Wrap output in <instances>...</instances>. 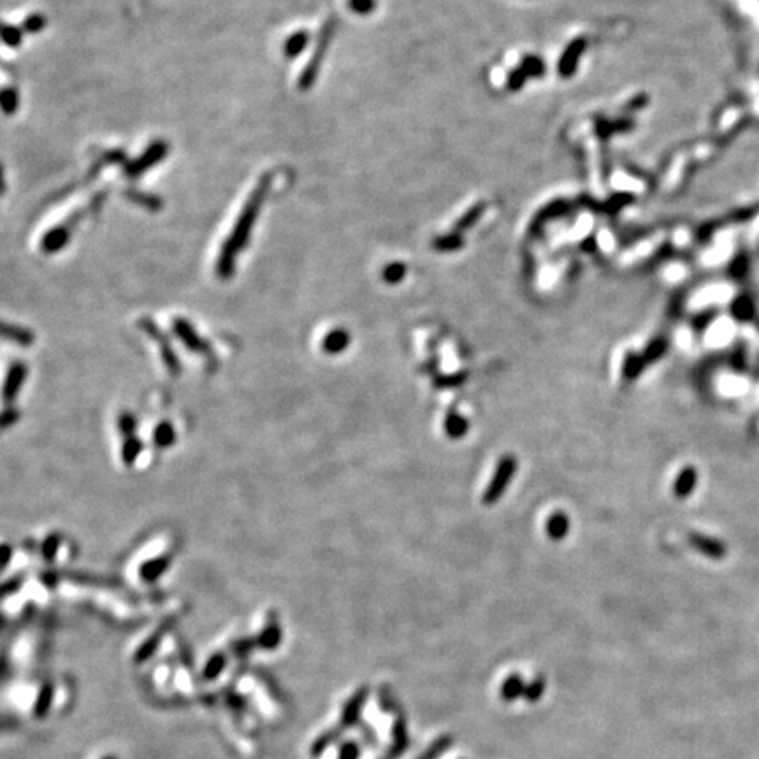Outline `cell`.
I'll list each match as a JSON object with an SVG mask.
<instances>
[{"label": "cell", "mask_w": 759, "mask_h": 759, "mask_svg": "<svg viewBox=\"0 0 759 759\" xmlns=\"http://www.w3.org/2000/svg\"><path fill=\"white\" fill-rule=\"evenodd\" d=\"M273 176L264 174L258 179L257 186H255L253 192L250 193L248 201L244 203L243 211L237 217L236 224H234L232 230L227 236V241L222 246L220 255H218L217 261V273L222 278H229L234 271V264H236V257L243 251V248L246 246L248 241H250L251 230L255 227V222H257L258 215H261V208L264 204L265 197H268L269 189H271Z\"/></svg>", "instance_id": "obj_1"}, {"label": "cell", "mask_w": 759, "mask_h": 759, "mask_svg": "<svg viewBox=\"0 0 759 759\" xmlns=\"http://www.w3.org/2000/svg\"><path fill=\"white\" fill-rule=\"evenodd\" d=\"M88 213H92L90 211V208H81V210H76L74 211L71 217H67L66 220L62 222V224H59L56 227L49 229L48 232L42 236L41 239V250L46 251V253H56V251L62 250L64 246H66L67 243H69L71 236H73L74 229L78 227L79 222L83 220V218L86 217Z\"/></svg>", "instance_id": "obj_2"}, {"label": "cell", "mask_w": 759, "mask_h": 759, "mask_svg": "<svg viewBox=\"0 0 759 759\" xmlns=\"http://www.w3.org/2000/svg\"><path fill=\"white\" fill-rule=\"evenodd\" d=\"M169 150H171V146H169L164 139H157V141H153L152 145L145 150V153H143L141 157L125 164L124 174L131 179L139 178V176L145 174L150 167L160 164V162L167 157Z\"/></svg>", "instance_id": "obj_3"}, {"label": "cell", "mask_w": 759, "mask_h": 759, "mask_svg": "<svg viewBox=\"0 0 759 759\" xmlns=\"http://www.w3.org/2000/svg\"><path fill=\"white\" fill-rule=\"evenodd\" d=\"M515 466H517V462L513 457H503V459L499 460L498 470H496V473H494V478H492L491 485H489L487 491H485V496H484L485 505H492V503H496L499 498H501L503 491H505L506 485H508L510 480H512L513 473H515Z\"/></svg>", "instance_id": "obj_4"}, {"label": "cell", "mask_w": 759, "mask_h": 759, "mask_svg": "<svg viewBox=\"0 0 759 759\" xmlns=\"http://www.w3.org/2000/svg\"><path fill=\"white\" fill-rule=\"evenodd\" d=\"M698 485H700V473H698L696 466L686 464L675 473L674 480H671V494L677 499H687L698 491Z\"/></svg>", "instance_id": "obj_5"}, {"label": "cell", "mask_w": 759, "mask_h": 759, "mask_svg": "<svg viewBox=\"0 0 759 759\" xmlns=\"http://www.w3.org/2000/svg\"><path fill=\"white\" fill-rule=\"evenodd\" d=\"M645 366L647 364L645 361H643V355L629 352L624 359V364H622V376L628 381H633L635 378H638V375L645 369Z\"/></svg>", "instance_id": "obj_6"}, {"label": "cell", "mask_w": 759, "mask_h": 759, "mask_svg": "<svg viewBox=\"0 0 759 759\" xmlns=\"http://www.w3.org/2000/svg\"><path fill=\"white\" fill-rule=\"evenodd\" d=\"M568 530H570V520L564 513L557 512L546 520V532L552 539H563L568 534Z\"/></svg>", "instance_id": "obj_7"}, {"label": "cell", "mask_w": 759, "mask_h": 759, "mask_svg": "<svg viewBox=\"0 0 759 759\" xmlns=\"http://www.w3.org/2000/svg\"><path fill=\"white\" fill-rule=\"evenodd\" d=\"M125 196H127L129 201H132V203L138 204V206H143L148 211H158L162 208V199L158 196H153V193L138 192V190H129Z\"/></svg>", "instance_id": "obj_8"}, {"label": "cell", "mask_w": 759, "mask_h": 759, "mask_svg": "<svg viewBox=\"0 0 759 759\" xmlns=\"http://www.w3.org/2000/svg\"><path fill=\"white\" fill-rule=\"evenodd\" d=\"M18 106H20V93H18L16 88L7 86V88L0 90V109H2L4 114L11 116V114L16 113Z\"/></svg>", "instance_id": "obj_9"}, {"label": "cell", "mask_w": 759, "mask_h": 759, "mask_svg": "<svg viewBox=\"0 0 759 759\" xmlns=\"http://www.w3.org/2000/svg\"><path fill=\"white\" fill-rule=\"evenodd\" d=\"M348 343H350V337H348V334L345 333V330H334V333H330L329 336L325 337L323 348H325L329 354H340V352H343L345 348L348 347Z\"/></svg>", "instance_id": "obj_10"}, {"label": "cell", "mask_w": 759, "mask_h": 759, "mask_svg": "<svg viewBox=\"0 0 759 759\" xmlns=\"http://www.w3.org/2000/svg\"><path fill=\"white\" fill-rule=\"evenodd\" d=\"M445 431L452 438L464 436L467 431V420L464 417L457 415V413H448L447 420H445Z\"/></svg>", "instance_id": "obj_11"}, {"label": "cell", "mask_w": 759, "mask_h": 759, "mask_svg": "<svg viewBox=\"0 0 759 759\" xmlns=\"http://www.w3.org/2000/svg\"><path fill=\"white\" fill-rule=\"evenodd\" d=\"M0 41L9 48H18L23 41V30L13 25H0Z\"/></svg>", "instance_id": "obj_12"}, {"label": "cell", "mask_w": 759, "mask_h": 759, "mask_svg": "<svg viewBox=\"0 0 759 759\" xmlns=\"http://www.w3.org/2000/svg\"><path fill=\"white\" fill-rule=\"evenodd\" d=\"M306 42H308V35H306V32H296V34H294L285 44V53L289 55V59H294V56L299 55V53L303 52Z\"/></svg>", "instance_id": "obj_13"}, {"label": "cell", "mask_w": 759, "mask_h": 759, "mask_svg": "<svg viewBox=\"0 0 759 759\" xmlns=\"http://www.w3.org/2000/svg\"><path fill=\"white\" fill-rule=\"evenodd\" d=\"M46 27V16L44 14L34 13L28 18H25L23 25H21V30L27 32V34H37L42 28Z\"/></svg>", "instance_id": "obj_14"}, {"label": "cell", "mask_w": 759, "mask_h": 759, "mask_svg": "<svg viewBox=\"0 0 759 759\" xmlns=\"http://www.w3.org/2000/svg\"><path fill=\"white\" fill-rule=\"evenodd\" d=\"M402 275H405V268H402V265H388L387 271H385V278L390 283L399 282V280L402 278Z\"/></svg>", "instance_id": "obj_15"}, {"label": "cell", "mask_w": 759, "mask_h": 759, "mask_svg": "<svg viewBox=\"0 0 759 759\" xmlns=\"http://www.w3.org/2000/svg\"><path fill=\"white\" fill-rule=\"evenodd\" d=\"M6 192V179H4V169H2V164H0V196Z\"/></svg>", "instance_id": "obj_16"}]
</instances>
